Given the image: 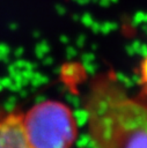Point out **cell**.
<instances>
[{"mask_svg": "<svg viewBox=\"0 0 147 148\" xmlns=\"http://www.w3.org/2000/svg\"><path fill=\"white\" fill-rule=\"evenodd\" d=\"M21 116L17 110L0 113V148H32L24 135Z\"/></svg>", "mask_w": 147, "mask_h": 148, "instance_id": "cell-3", "label": "cell"}, {"mask_svg": "<svg viewBox=\"0 0 147 148\" xmlns=\"http://www.w3.org/2000/svg\"><path fill=\"white\" fill-rule=\"evenodd\" d=\"M83 110L93 148H147V103L131 96L112 71L90 80Z\"/></svg>", "mask_w": 147, "mask_h": 148, "instance_id": "cell-1", "label": "cell"}, {"mask_svg": "<svg viewBox=\"0 0 147 148\" xmlns=\"http://www.w3.org/2000/svg\"><path fill=\"white\" fill-rule=\"evenodd\" d=\"M21 123L32 148H72L79 134L72 108L58 99L34 104L22 112Z\"/></svg>", "mask_w": 147, "mask_h": 148, "instance_id": "cell-2", "label": "cell"}]
</instances>
